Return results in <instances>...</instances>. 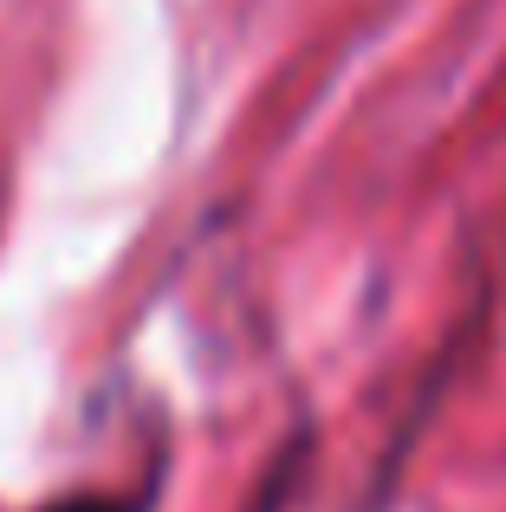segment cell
Segmentation results:
<instances>
[{
	"instance_id": "cell-1",
	"label": "cell",
	"mask_w": 506,
	"mask_h": 512,
	"mask_svg": "<svg viewBox=\"0 0 506 512\" xmlns=\"http://www.w3.org/2000/svg\"><path fill=\"white\" fill-rule=\"evenodd\" d=\"M46 512H137V506L111 500V493H72V500H52Z\"/></svg>"
}]
</instances>
